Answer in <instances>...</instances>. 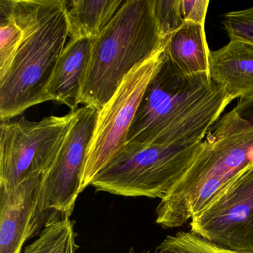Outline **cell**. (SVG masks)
Here are the masks:
<instances>
[{
    "label": "cell",
    "instance_id": "cell-16",
    "mask_svg": "<svg viewBox=\"0 0 253 253\" xmlns=\"http://www.w3.org/2000/svg\"><path fill=\"white\" fill-rule=\"evenodd\" d=\"M75 221L70 217L45 225L35 241L26 246L23 253H75L76 244Z\"/></svg>",
    "mask_w": 253,
    "mask_h": 253
},
{
    "label": "cell",
    "instance_id": "cell-13",
    "mask_svg": "<svg viewBox=\"0 0 253 253\" xmlns=\"http://www.w3.org/2000/svg\"><path fill=\"white\" fill-rule=\"evenodd\" d=\"M210 50L205 26L185 22L168 38L164 54L173 68L183 75L210 74Z\"/></svg>",
    "mask_w": 253,
    "mask_h": 253
},
{
    "label": "cell",
    "instance_id": "cell-5",
    "mask_svg": "<svg viewBox=\"0 0 253 253\" xmlns=\"http://www.w3.org/2000/svg\"><path fill=\"white\" fill-rule=\"evenodd\" d=\"M202 142L189 146L126 144L91 186L97 192L162 199L192 165Z\"/></svg>",
    "mask_w": 253,
    "mask_h": 253
},
{
    "label": "cell",
    "instance_id": "cell-1",
    "mask_svg": "<svg viewBox=\"0 0 253 253\" xmlns=\"http://www.w3.org/2000/svg\"><path fill=\"white\" fill-rule=\"evenodd\" d=\"M234 100L210 74L181 75L163 54L126 144L189 146L201 143Z\"/></svg>",
    "mask_w": 253,
    "mask_h": 253
},
{
    "label": "cell",
    "instance_id": "cell-12",
    "mask_svg": "<svg viewBox=\"0 0 253 253\" xmlns=\"http://www.w3.org/2000/svg\"><path fill=\"white\" fill-rule=\"evenodd\" d=\"M211 78L234 99L253 94V45L230 41L216 51H210Z\"/></svg>",
    "mask_w": 253,
    "mask_h": 253
},
{
    "label": "cell",
    "instance_id": "cell-11",
    "mask_svg": "<svg viewBox=\"0 0 253 253\" xmlns=\"http://www.w3.org/2000/svg\"><path fill=\"white\" fill-rule=\"evenodd\" d=\"M93 40L70 39L56 66L48 88L51 101L72 111L80 105L81 91L91 60Z\"/></svg>",
    "mask_w": 253,
    "mask_h": 253
},
{
    "label": "cell",
    "instance_id": "cell-3",
    "mask_svg": "<svg viewBox=\"0 0 253 253\" xmlns=\"http://www.w3.org/2000/svg\"><path fill=\"white\" fill-rule=\"evenodd\" d=\"M24 38L0 78V119L51 101L48 88L69 36L65 0H20Z\"/></svg>",
    "mask_w": 253,
    "mask_h": 253
},
{
    "label": "cell",
    "instance_id": "cell-2",
    "mask_svg": "<svg viewBox=\"0 0 253 253\" xmlns=\"http://www.w3.org/2000/svg\"><path fill=\"white\" fill-rule=\"evenodd\" d=\"M252 164L253 122L232 109L209 130L192 165L161 199L155 210V223L164 229L186 224Z\"/></svg>",
    "mask_w": 253,
    "mask_h": 253
},
{
    "label": "cell",
    "instance_id": "cell-6",
    "mask_svg": "<svg viewBox=\"0 0 253 253\" xmlns=\"http://www.w3.org/2000/svg\"><path fill=\"white\" fill-rule=\"evenodd\" d=\"M75 111L39 121L25 117L1 121L0 186L14 187L49 170L70 128Z\"/></svg>",
    "mask_w": 253,
    "mask_h": 253
},
{
    "label": "cell",
    "instance_id": "cell-7",
    "mask_svg": "<svg viewBox=\"0 0 253 253\" xmlns=\"http://www.w3.org/2000/svg\"><path fill=\"white\" fill-rule=\"evenodd\" d=\"M164 51L134 67L98 111L81 178V193L126 143L143 94L163 60Z\"/></svg>",
    "mask_w": 253,
    "mask_h": 253
},
{
    "label": "cell",
    "instance_id": "cell-20",
    "mask_svg": "<svg viewBox=\"0 0 253 253\" xmlns=\"http://www.w3.org/2000/svg\"><path fill=\"white\" fill-rule=\"evenodd\" d=\"M209 0H181L182 15L185 22L205 26Z\"/></svg>",
    "mask_w": 253,
    "mask_h": 253
},
{
    "label": "cell",
    "instance_id": "cell-14",
    "mask_svg": "<svg viewBox=\"0 0 253 253\" xmlns=\"http://www.w3.org/2000/svg\"><path fill=\"white\" fill-rule=\"evenodd\" d=\"M124 2V0H65L69 36L71 39H95Z\"/></svg>",
    "mask_w": 253,
    "mask_h": 253
},
{
    "label": "cell",
    "instance_id": "cell-22",
    "mask_svg": "<svg viewBox=\"0 0 253 253\" xmlns=\"http://www.w3.org/2000/svg\"><path fill=\"white\" fill-rule=\"evenodd\" d=\"M128 253H137V252L135 251V249L134 247H131L129 250H128ZM143 253H174L172 252L168 251V250H162V249L158 248L157 247L156 250L154 252H151L150 250L149 251H145L143 252Z\"/></svg>",
    "mask_w": 253,
    "mask_h": 253
},
{
    "label": "cell",
    "instance_id": "cell-21",
    "mask_svg": "<svg viewBox=\"0 0 253 253\" xmlns=\"http://www.w3.org/2000/svg\"><path fill=\"white\" fill-rule=\"evenodd\" d=\"M234 109L243 118L253 122V94L239 99Z\"/></svg>",
    "mask_w": 253,
    "mask_h": 253
},
{
    "label": "cell",
    "instance_id": "cell-4",
    "mask_svg": "<svg viewBox=\"0 0 253 253\" xmlns=\"http://www.w3.org/2000/svg\"><path fill=\"white\" fill-rule=\"evenodd\" d=\"M166 44L155 17L154 0H125L100 35L93 40L80 104L100 110L126 75L164 51Z\"/></svg>",
    "mask_w": 253,
    "mask_h": 253
},
{
    "label": "cell",
    "instance_id": "cell-23",
    "mask_svg": "<svg viewBox=\"0 0 253 253\" xmlns=\"http://www.w3.org/2000/svg\"><path fill=\"white\" fill-rule=\"evenodd\" d=\"M253 253V252H250V253Z\"/></svg>",
    "mask_w": 253,
    "mask_h": 253
},
{
    "label": "cell",
    "instance_id": "cell-10",
    "mask_svg": "<svg viewBox=\"0 0 253 253\" xmlns=\"http://www.w3.org/2000/svg\"><path fill=\"white\" fill-rule=\"evenodd\" d=\"M42 176L0 186V253H21L25 242L45 227L38 211Z\"/></svg>",
    "mask_w": 253,
    "mask_h": 253
},
{
    "label": "cell",
    "instance_id": "cell-15",
    "mask_svg": "<svg viewBox=\"0 0 253 253\" xmlns=\"http://www.w3.org/2000/svg\"><path fill=\"white\" fill-rule=\"evenodd\" d=\"M24 35L20 0H0V78L9 69Z\"/></svg>",
    "mask_w": 253,
    "mask_h": 253
},
{
    "label": "cell",
    "instance_id": "cell-8",
    "mask_svg": "<svg viewBox=\"0 0 253 253\" xmlns=\"http://www.w3.org/2000/svg\"><path fill=\"white\" fill-rule=\"evenodd\" d=\"M97 116L98 110L88 106L75 111L60 151L51 168L42 176L39 210L46 225L70 217L73 212Z\"/></svg>",
    "mask_w": 253,
    "mask_h": 253
},
{
    "label": "cell",
    "instance_id": "cell-19",
    "mask_svg": "<svg viewBox=\"0 0 253 253\" xmlns=\"http://www.w3.org/2000/svg\"><path fill=\"white\" fill-rule=\"evenodd\" d=\"M223 24L230 41L253 45V7L225 14Z\"/></svg>",
    "mask_w": 253,
    "mask_h": 253
},
{
    "label": "cell",
    "instance_id": "cell-9",
    "mask_svg": "<svg viewBox=\"0 0 253 253\" xmlns=\"http://www.w3.org/2000/svg\"><path fill=\"white\" fill-rule=\"evenodd\" d=\"M190 232L223 247L253 251V164L244 169L202 212Z\"/></svg>",
    "mask_w": 253,
    "mask_h": 253
},
{
    "label": "cell",
    "instance_id": "cell-18",
    "mask_svg": "<svg viewBox=\"0 0 253 253\" xmlns=\"http://www.w3.org/2000/svg\"><path fill=\"white\" fill-rule=\"evenodd\" d=\"M154 11L160 32L166 41L184 24L181 0H154Z\"/></svg>",
    "mask_w": 253,
    "mask_h": 253
},
{
    "label": "cell",
    "instance_id": "cell-17",
    "mask_svg": "<svg viewBox=\"0 0 253 253\" xmlns=\"http://www.w3.org/2000/svg\"><path fill=\"white\" fill-rule=\"evenodd\" d=\"M158 247L174 253H246L219 245L190 231L168 235Z\"/></svg>",
    "mask_w": 253,
    "mask_h": 253
}]
</instances>
